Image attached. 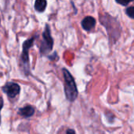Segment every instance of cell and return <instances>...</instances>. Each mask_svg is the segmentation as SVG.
I'll list each match as a JSON object with an SVG mask.
<instances>
[{"label": "cell", "instance_id": "8", "mask_svg": "<svg viewBox=\"0 0 134 134\" xmlns=\"http://www.w3.org/2000/svg\"><path fill=\"white\" fill-rule=\"evenodd\" d=\"M47 6L46 0H35V9L36 11L42 13L44 12Z\"/></svg>", "mask_w": 134, "mask_h": 134}, {"label": "cell", "instance_id": "4", "mask_svg": "<svg viewBox=\"0 0 134 134\" xmlns=\"http://www.w3.org/2000/svg\"><path fill=\"white\" fill-rule=\"evenodd\" d=\"M42 37L43 39L41 43L40 52L42 54H46L52 51L53 46V39L51 36L50 28L48 24L46 25L45 30L42 33Z\"/></svg>", "mask_w": 134, "mask_h": 134}, {"label": "cell", "instance_id": "2", "mask_svg": "<svg viewBox=\"0 0 134 134\" xmlns=\"http://www.w3.org/2000/svg\"><path fill=\"white\" fill-rule=\"evenodd\" d=\"M63 74L64 78V92L68 100L73 102L78 96V89L74 77L67 69H63Z\"/></svg>", "mask_w": 134, "mask_h": 134}, {"label": "cell", "instance_id": "7", "mask_svg": "<svg viewBox=\"0 0 134 134\" xmlns=\"http://www.w3.org/2000/svg\"><path fill=\"white\" fill-rule=\"evenodd\" d=\"M19 115L23 116V117H25V118H28V117H31L34 115L35 113V108L32 107V106H30V105H27V106H25L22 108H20L18 111Z\"/></svg>", "mask_w": 134, "mask_h": 134}, {"label": "cell", "instance_id": "10", "mask_svg": "<svg viewBox=\"0 0 134 134\" xmlns=\"http://www.w3.org/2000/svg\"><path fill=\"white\" fill-rule=\"evenodd\" d=\"M115 1H116V2H117V3H119V4L122 5V6H126L129 5L130 2H133L134 0H115Z\"/></svg>", "mask_w": 134, "mask_h": 134}, {"label": "cell", "instance_id": "9", "mask_svg": "<svg viewBox=\"0 0 134 134\" xmlns=\"http://www.w3.org/2000/svg\"><path fill=\"white\" fill-rule=\"evenodd\" d=\"M126 13L127 14L128 17L130 18L134 19V6H130L126 9Z\"/></svg>", "mask_w": 134, "mask_h": 134}, {"label": "cell", "instance_id": "6", "mask_svg": "<svg viewBox=\"0 0 134 134\" xmlns=\"http://www.w3.org/2000/svg\"><path fill=\"white\" fill-rule=\"evenodd\" d=\"M97 21L94 17L91 16H87L82 21V27L86 31H91L96 25Z\"/></svg>", "mask_w": 134, "mask_h": 134}, {"label": "cell", "instance_id": "12", "mask_svg": "<svg viewBox=\"0 0 134 134\" xmlns=\"http://www.w3.org/2000/svg\"><path fill=\"white\" fill-rule=\"evenodd\" d=\"M2 107H3V100L2 97H0V111L2 108Z\"/></svg>", "mask_w": 134, "mask_h": 134}, {"label": "cell", "instance_id": "1", "mask_svg": "<svg viewBox=\"0 0 134 134\" xmlns=\"http://www.w3.org/2000/svg\"><path fill=\"white\" fill-rule=\"evenodd\" d=\"M100 24L105 27L111 41L113 43L117 41L122 32V27L118 19L107 13H104L100 15Z\"/></svg>", "mask_w": 134, "mask_h": 134}, {"label": "cell", "instance_id": "5", "mask_svg": "<svg viewBox=\"0 0 134 134\" xmlns=\"http://www.w3.org/2000/svg\"><path fill=\"white\" fill-rule=\"evenodd\" d=\"M20 86L16 83H7L2 88V90L5 93L7 94V96L10 98H14L16 96V95L20 92Z\"/></svg>", "mask_w": 134, "mask_h": 134}, {"label": "cell", "instance_id": "3", "mask_svg": "<svg viewBox=\"0 0 134 134\" xmlns=\"http://www.w3.org/2000/svg\"><path fill=\"white\" fill-rule=\"evenodd\" d=\"M35 37L30 38L29 39L24 41L23 43V51L20 56V65L23 67V70L26 74L29 73V56H28V51L33 46L34 41Z\"/></svg>", "mask_w": 134, "mask_h": 134}, {"label": "cell", "instance_id": "11", "mask_svg": "<svg viewBox=\"0 0 134 134\" xmlns=\"http://www.w3.org/2000/svg\"><path fill=\"white\" fill-rule=\"evenodd\" d=\"M66 134H75V130H74L69 129V130H67Z\"/></svg>", "mask_w": 134, "mask_h": 134}]
</instances>
